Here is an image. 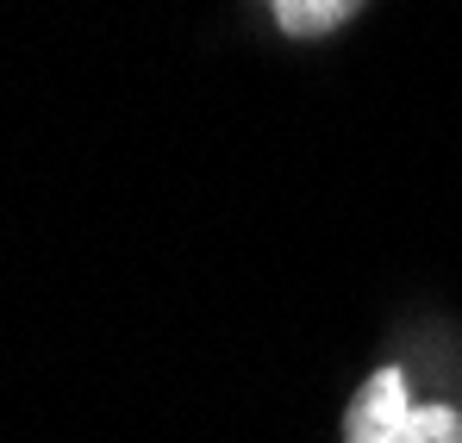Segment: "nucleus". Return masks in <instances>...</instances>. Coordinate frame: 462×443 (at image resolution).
Returning a JSON list of instances; mask_svg holds the SVG:
<instances>
[{"instance_id": "nucleus-2", "label": "nucleus", "mask_w": 462, "mask_h": 443, "mask_svg": "<svg viewBox=\"0 0 462 443\" xmlns=\"http://www.w3.org/2000/svg\"><path fill=\"white\" fill-rule=\"evenodd\" d=\"M275 6V25L288 32V38H325V32H337L363 0H269Z\"/></svg>"}, {"instance_id": "nucleus-1", "label": "nucleus", "mask_w": 462, "mask_h": 443, "mask_svg": "<svg viewBox=\"0 0 462 443\" xmlns=\"http://www.w3.org/2000/svg\"><path fill=\"white\" fill-rule=\"evenodd\" d=\"M344 443H462V419L450 406H412L400 369H382L350 400Z\"/></svg>"}]
</instances>
